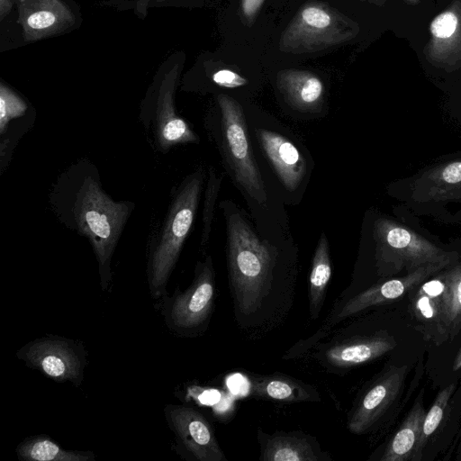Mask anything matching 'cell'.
<instances>
[{"mask_svg":"<svg viewBox=\"0 0 461 461\" xmlns=\"http://www.w3.org/2000/svg\"><path fill=\"white\" fill-rule=\"evenodd\" d=\"M446 282L445 325L448 341L461 331V261L443 269Z\"/></svg>","mask_w":461,"mask_h":461,"instance_id":"obj_27","label":"cell"},{"mask_svg":"<svg viewBox=\"0 0 461 461\" xmlns=\"http://www.w3.org/2000/svg\"><path fill=\"white\" fill-rule=\"evenodd\" d=\"M284 99L301 111H315L324 100L325 84L321 73L299 64L280 65L267 68Z\"/></svg>","mask_w":461,"mask_h":461,"instance_id":"obj_19","label":"cell"},{"mask_svg":"<svg viewBox=\"0 0 461 461\" xmlns=\"http://www.w3.org/2000/svg\"><path fill=\"white\" fill-rule=\"evenodd\" d=\"M250 395L283 402H319L320 394L314 387L294 377L273 374L250 378Z\"/></svg>","mask_w":461,"mask_h":461,"instance_id":"obj_23","label":"cell"},{"mask_svg":"<svg viewBox=\"0 0 461 461\" xmlns=\"http://www.w3.org/2000/svg\"><path fill=\"white\" fill-rule=\"evenodd\" d=\"M259 143L276 175L288 190H295L302 183L306 164L297 148L283 135L265 130H258Z\"/></svg>","mask_w":461,"mask_h":461,"instance_id":"obj_21","label":"cell"},{"mask_svg":"<svg viewBox=\"0 0 461 461\" xmlns=\"http://www.w3.org/2000/svg\"><path fill=\"white\" fill-rule=\"evenodd\" d=\"M408 312L422 338L440 346L448 342L446 325V282L443 269L408 294Z\"/></svg>","mask_w":461,"mask_h":461,"instance_id":"obj_14","label":"cell"},{"mask_svg":"<svg viewBox=\"0 0 461 461\" xmlns=\"http://www.w3.org/2000/svg\"><path fill=\"white\" fill-rule=\"evenodd\" d=\"M226 0H131L126 1L122 7L131 8L137 15H142V18L151 8L177 7V8H205L219 7Z\"/></svg>","mask_w":461,"mask_h":461,"instance_id":"obj_29","label":"cell"},{"mask_svg":"<svg viewBox=\"0 0 461 461\" xmlns=\"http://www.w3.org/2000/svg\"><path fill=\"white\" fill-rule=\"evenodd\" d=\"M228 268L236 321L241 328L273 324L289 299L277 290V253L235 212L228 215Z\"/></svg>","mask_w":461,"mask_h":461,"instance_id":"obj_2","label":"cell"},{"mask_svg":"<svg viewBox=\"0 0 461 461\" xmlns=\"http://www.w3.org/2000/svg\"><path fill=\"white\" fill-rule=\"evenodd\" d=\"M221 184V176L219 177L214 169L211 167L209 169V177L205 189V200L203 211L202 246L206 244L211 233L213 210Z\"/></svg>","mask_w":461,"mask_h":461,"instance_id":"obj_30","label":"cell"},{"mask_svg":"<svg viewBox=\"0 0 461 461\" xmlns=\"http://www.w3.org/2000/svg\"><path fill=\"white\" fill-rule=\"evenodd\" d=\"M408 366H390L384 369L358 398L348 420L354 434L367 432L393 403L402 391Z\"/></svg>","mask_w":461,"mask_h":461,"instance_id":"obj_15","label":"cell"},{"mask_svg":"<svg viewBox=\"0 0 461 461\" xmlns=\"http://www.w3.org/2000/svg\"><path fill=\"white\" fill-rule=\"evenodd\" d=\"M361 3H366L376 7H382L384 5L387 0H359Z\"/></svg>","mask_w":461,"mask_h":461,"instance_id":"obj_33","label":"cell"},{"mask_svg":"<svg viewBox=\"0 0 461 461\" xmlns=\"http://www.w3.org/2000/svg\"><path fill=\"white\" fill-rule=\"evenodd\" d=\"M396 345L394 337L383 330L331 341L318 353V357L326 367L348 369L384 356Z\"/></svg>","mask_w":461,"mask_h":461,"instance_id":"obj_18","label":"cell"},{"mask_svg":"<svg viewBox=\"0 0 461 461\" xmlns=\"http://www.w3.org/2000/svg\"><path fill=\"white\" fill-rule=\"evenodd\" d=\"M216 101L221 111L224 149L236 181L252 198L265 203L266 188L249 145L242 107L224 93L217 94Z\"/></svg>","mask_w":461,"mask_h":461,"instance_id":"obj_10","label":"cell"},{"mask_svg":"<svg viewBox=\"0 0 461 461\" xmlns=\"http://www.w3.org/2000/svg\"><path fill=\"white\" fill-rule=\"evenodd\" d=\"M16 0H0V24H5L12 16Z\"/></svg>","mask_w":461,"mask_h":461,"instance_id":"obj_31","label":"cell"},{"mask_svg":"<svg viewBox=\"0 0 461 461\" xmlns=\"http://www.w3.org/2000/svg\"><path fill=\"white\" fill-rule=\"evenodd\" d=\"M169 428L178 447L197 461H226L208 420L199 411L184 405L165 408Z\"/></svg>","mask_w":461,"mask_h":461,"instance_id":"obj_13","label":"cell"},{"mask_svg":"<svg viewBox=\"0 0 461 461\" xmlns=\"http://www.w3.org/2000/svg\"><path fill=\"white\" fill-rule=\"evenodd\" d=\"M456 384L451 383L444 387L437 394L432 405L426 411L422 425V431L415 454L414 461H420L422 458L423 451L429 438L437 430L441 423L444 412L447 409L448 402L456 390Z\"/></svg>","mask_w":461,"mask_h":461,"instance_id":"obj_28","label":"cell"},{"mask_svg":"<svg viewBox=\"0 0 461 461\" xmlns=\"http://www.w3.org/2000/svg\"><path fill=\"white\" fill-rule=\"evenodd\" d=\"M292 0H226L217 13L221 41L264 54Z\"/></svg>","mask_w":461,"mask_h":461,"instance_id":"obj_8","label":"cell"},{"mask_svg":"<svg viewBox=\"0 0 461 461\" xmlns=\"http://www.w3.org/2000/svg\"><path fill=\"white\" fill-rule=\"evenodd\" d=\"M410 192L418 204L461 203V158L424 170L412 180Z\"/></svg>","mask_w":461,"mask_h":461,"instance_id":"obj_20","label":"cell"},{"mask_svg":"<svg viewBox=\"0 0 461 461\" xmlns=\"http://www.w3.org/2000/svg\"><path fill=\"white\" fill-rule=\"evenodd\" d=\"M450 265L451 263L446 262L430 264L377 283L350 298L337 314L330 318L329 324H336L368 307L392 303L408 295L419 285Z\"/></svg>","mask_w":461,"mask_h":461,"instance_id":"obj_17","label":"cell"},{"mask_svg":"<svg viewBox=\"0 0 461 461\" xmlns=\"http://www.w3.org/2000/svg\"><path fill=\"white\" fill-rule=\"evenodd\" d=\"M267 67L263 54L255 49L221 41L212 50L200 53L192 67L182 76L181 90L212 92L256 87ZM216 93V94H217Z\"/></svg>","mask_w":461,"mask_h":461,"instance_id":"obj_6","label":"cell"},{"mask_svg":"<svg viewBox=\"0 0 461 461\" xmlns=\"http://www.w3.org/2000/svg\"><path fill=\"white\" fill-rule=\"evenodd\" d=\"M263 461H321L330 459L321 450L317 441L298 432H276L267 435L258 432Z\"/></svg>","mask_w":461,"mask_h":461,"instance_id":"obj_22","label":"cell"},{"mask_svg":"<svg viewBox=\"0 0 461 461\" xmlns=\"http://www.w3.org/2000/svg\"><path fill=\"white\" fill-rule=\"evenodd\" d=\"M203 184V172L186 176L174 190L158 234L152 241L148 258L150 294L158 298L165 293L183 245L193 227Z\"/></svg>","mask_w":461,"mask_h":461,"instance_id":"obj_5","label":"cell"},{"mask_svg":"<svg viewBox=\"0 0 461 461\" xmlns=\"http://www.w3.org/2000/svg\"><path fill=\"white\" fill-rule=\"evenodd\" d=\"M17 357L57 382L80 384L86 366V353L78 343L59 337H48L29 342Z\"/></svg>","mask_w":461,"mask_h":461,"instance_id":"obj_12","label":"cell"},{"mask_svg":"<svg viewBox=\"0 0 461 461\" xmlns=\"http://www.w3.org/2000/svg\"><path fill=\"white\" fill-rule=\"evenodd\" d=\"M425 414L422 390L397 431L387 443L380 457L381 461H414Z\"/></svg>","mask_w":461,"mask_h":461,"instance_id":"obj_24","label":"cell"},{"mask_svg":"<svg viewBox=\"0 0 461 461\" xmlns=\"http://www.w3.org/2000/svg\"><path fill=\"white\" fill-rule=\"evenodd\" d=\"M14 9V29L6 39L12 48L68 33L82 23L74 0H16Z\"/></svg>","mask_w":461,"mask_h":461,"instance_id":"obj_9","label":"cell"},{"mask_svg":"<svg viewBox=\"0 0 461 461\" xmlns=\"http://www.w3.org/2000/svg\"><path fill=\"white\" fill-rule=\"evenodd\" d=\"M214 298V270L208 256L195 267L194 278L185 292H176L165 303L167 324L181 334L198 330L208 319Z\"/></svg>","mask_w":461,"mask_h":461,"instance_id":"obj_11","label":"cell"},{"mask_svg":"<svg viewBox=\"0 0 461 461\" xmlns=\"http://www.w3.org/2000/svg\"><path fill=\"white\" fill-rule=\"evenodd\" d=\"M452 369L453 371H457L461 369V348L454 359Z\"/></svg>","mask_w":461,"mask_h":461,"instance_id":"obj_32","label":"cell"},{"mask_svg":"<svg viewBox=\"0 0 461 461\" xmlns=\"http://www.w3.org/2000/svg\"><path fill=\"white\" fill-rule=\"evenodd\" d=\"M186 60L184 50L169 54L158 68L140 103L139 120L151 131L155 148L163 154L199 138L176 108V93Z\"/></svg>","mask_w":461,"mask_h":461,"instance_id":"obj_4","label":"cell"},{"mask_svg":"<svg viewBox=\"0 0 461 461\" xmlns=\"http://www.w3.org/2000/svg\"><path fill=\"white\" fill-rule=\"evenodd\" d=\"M373 236L375 242L376 272L382 278L412 272L430 264H452L459 258L456 252L437 247L391 219L376 220Z\"/></svg>","mask_w":461,"mask_h":461,"instance_id":"obj_7","label":"cell"},{"mask_svg":"<svg viewBox=\"0 0 461 461\" xmlns=\"http://www.w3.org/2000/svg\"><path fill=\"white\" fill-rule=\"evenodd\" d=\"M429 38L423 47L425 60L452 73L461 68V0H453L429 26Z\"/></svg>","mask_w":461,"mask_h":461,"instance_id":"obj_16","label":"cell"},{"mask_svg":"<svg viewBox=\"0 0 461 461\" xmlns=\"http://www.w3.org/2000/svg\"><path fill=\"white\" fill-rule=\"evenodd\" d=\"M331 276L330 248L327 237L322 233L318 240L309 276V308L312 319L318 318L321 311L326 288Z\"/></svg>","mask_w":461,"mask_h":461,"instance_id":"obj_26","label":"cell"},{"mask_svg":"<svg viewBox=\"0 0 461 461\" xmlns=\"http://www.w3.org/2000/svg\"><path fill=\"white\" fill-rule=\"evenodd\" d=\"M408 5H417L420 0H404Z\"/></svg>","mask_w":461,"mask_h":461,"instance_id":"obj_34","label":"cell"},{"mask_svg":"<svg viewBox=\"0 0 461 461\" xmlns=\"http://www.w3.org/2000/svg\"><path fill=\"white\" fill-rule=\"evenodd\" d=\"M19 459L24 461H92L91 451L65 450L46 436H33L23 440L16 447Z\"/></svg>","mask_w":461,"mask_h":461,"instance_id":"obj_25","label":"cell"},{"mask_svg":"<svg viewBox=\"0 0 461 461\" xmlns=\"http://www.w3.org/2000/svg\"><path fill=\"white\" fill-rule=\"evenodd\" d=\"M460 459H461V457H460Z\"/></svg>","mask_w":461,"mask_h":461,"instance_id":"obj_35","label":"cell"},{"mask_svg":"<svg viewBox=\"0 0 461 461\" xmlns=\"http://www.w3.org/2000/svg\"><path fill=\"white\" fill-rule=\"evenodd\" d=\"M49 203L62 225L87 239L98 263L101 288L107 290L112 258L135 203L112 198L88 158L77 160L57 176Z\"/></svg>","mask_w":461,"mask_h":461,"instance_id":"obj_1","label":"cell"},{"mask_svg":"<svg viewBox=\"0 0 461 461\" xmlns=\"http://www.w3.org/2000/svg\"><path fill=\"white\" fill-rule=\"evenodd\" d=\"M348 0H292L266 48L267 67L294 65L353 43L360 23Z\"/></svg>","mask_w":461,"mask_h":461,"instance_id":"obj_3","label":"cell"}]
</instances>
